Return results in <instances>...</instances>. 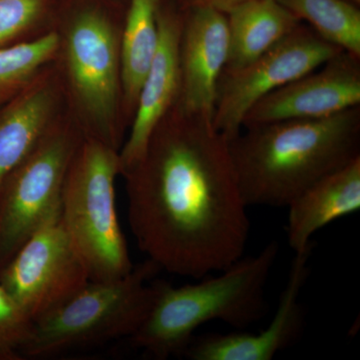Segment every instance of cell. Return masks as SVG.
Returning <instances> with one entry per match:
<instances>
[{"instance_id": "6da1fadb", "label": "cell", "mask_w": 360, "mask_h": 360, "mask_svg": "<svg viewBox=\"0 0 360 360\" xmlns=\"http://www.w3.org/2000/svg\"><path fill=\"white\" fill-rule=\"evenodd\" d=\"M122 175L130 229L160 270L201 279L245 255L248 206L229 141L210 118L174 105L141 160Z\"/></svg>"}, {"instance_id": "7a4b0ae2", "label": "cell", "mask_w": 360, "mask_h": 360, "mask_svg": "<svg viewBox=\"0 0 360 360\" xmlns=\"http://www.w3.org/2000/svg\"><path fill=\"white\" fill-rule=\"evenodd\" d=\"M229 148L245 205L288 207L315 182L360 158V106L319 120L245 127Z\"/></svg>"}, {"instance_id": "3957f363", "label": "cell", "mask_w": 360, "mask_h": 360, "mask_svg": "<svg viewBox=\"0 0 360 360\" xmlns=\"http://www.w3.org/2000/svg\"><path fill=\"white\" fill-rule=\"evenodd\" d=\"M279 253L276 241L257 255L241 257L219 276L174 288L156 281V293L146 319L130 338L132 345L155 359L182 355L195 331L219 321L245 329L265 312V288Z\"/></svg>"}, {"instance_id": "277c9868", "label": "cell", "mask_w": 360, "mask_h": 360, "mask_svg": "<svg viewBox=\"0 0 360 360\" xmlns=\"http://www.w3.org/2000/svg\"><path fill=\"white\" fill-rule=\"evenodd\" d=\"M158 271L146 259L120 278L90 281L59 309L33 322L20 356L49 359L131 338L155 300V281L150 279Z\"/></svg>"}, {"instance_id": "5b68a950", "label": "cell", "mask_w": 360, "mask_h": 360, "mask_svg": "<svg viewBox=\"0 0 360 360\" xmlns=\"http://www.w3.org/2000/svg\"><path fill=\"white\" fill-rule=\"evenodd\" d=\"M118 174L120 151L84 136L63 184L60 219L91 281H115L134 266L116 210Z\"/></svg>"}, {"instance_id": "8992f818", "label": "cell", "mask_w": 360, "mask_h": 360, "mask_svg": "<svg viewBox=\"0 0 360 360\" xmlns=\"http://www.w3.org/2000/svg\"><path fill=\"white\" fill-rule=\"evenodd\" d=\"M60 34L59 53L66 87L84 136L120 151L123 144L120 35L110 18L84 9L71 18Z\"/></svg>"}, {"instance_id": "52a82bcc", "label": "cell", "mask_w": 360, "mask_h": 360, "mask_svg": "<svg viewBox=\"0 0 360 360\" xmlns=\"http://www.w3.org/2000/svg\"><path fill=\"white\" fill-rule=\"evenodd\" d=\"M84 134L61 117L0 186V269L40 227L60 212L66 174Z\"/></svg>"}, {"instance_id": "ba28073f", "label": "cell", "mask_w": 360, "mask_h": 360, "mask_svg": "<svg viewBox=\"0 0 360 360\" xmlns=\"http://www.w3.org/2000/svg\"><path fill=\"white\" fill-rule=\"evenodd\" d=\"M90 281L60 219L45 222L0 269V285L30 321L51 314Z\"/></svg>"}, {"instance_id": "9c48e42d", "label": "cell", "mask_w": 360, "mask_h": 360, "mask_svg": "<svg viewBox=\"0 0 360 360\" xmlns=\"http://www.w3.org/2000/svg\"><path fill=\"white\" fill-rule=\"evenodd\" d=\"M341 51L302 23L278 44L236 70L224 71L213 127L227 141L243 129L248 111L264 97L323 65Z\"/></svg>"}, {"instance_id": "30bf717a", "label": "cell", "mask_w": 360, "mask_h": 360, "mask_svg": "<svg viewBox=\"0 0 360 360\" xmlns=\"http://www.w3.org/2000/svg\"><path fill=\"white\" fill-rule=\"evenodd\" d=\"M360 106V58L340 51L258 101L243 129L284 120H319Z\"/></svg>"}, {"instance_id": "8fae6325", "label": "cell", "mask_w": 360, "mask_h": 360, "mask_svg": "<svg viewBox=\"0 0 360 360\" xmlns=\"http://www.w3.org/2000/svg\"><path fill=\"white\" fill-rule=\"evenodd\" d=\"M180 86L175 105L212 120L220 77L229 58L226 14L210 6L182 8Z\"/></svg>"}, {"instance_id": "7c38bea8", "label": "cell", "mask_w": 360, "mask_h": 360, "mask_svg": "<svg viewBox=\"0 0 360 360\" xmlns=\"http://www.w3.org/2000/svg\"><path fill=\"white\" fill-rule=\"evenodd\" d=\"M314 245L295 253L285 288L274 319L259 333L194 335L182 356L191 360H271L300 338L305 314L300 295L309 274Z\"/></svg>"}, {"instance_id": "4fadbf2b", "label": "cell", "mask_w": 360, "mask_h": 360, "mask_svg": "<svg viewBox=\"0 0 360 360\" xmlns=\"http://www.w3.org/2000/svg\"><path fill=\"white\" fill-rule=\"evenodd\" d=\"M165 2L158 16V49L142 82L129 125V137L123 141L120 150V174L141 160L153 131L179 98V39L184 11L179 4L174 6Z\"/></svg>"}, {"instance_id": "5bb4252c", "label": "cell", "mask_w": 360, "mask_h": 360, "mask_svg": "<svg viewBox=\"0 0 360 360\" xmlns=\"http://www.w3.org/2000/svg\"><path fill=\"white\" fill-rule=\"evenodd\" d=\"M59 87L46 70L0 105V186L58 120Z\"/></svg>"}, {"instance_id": "9a60e30c", "label": "cell", "mask_w": 360, "mask_h": 360, "mask_svg": "<svg viewBox=\"0 0 360 360\" xmlns=\"http://www.w3.org/2000/svg\"><path fill=\"white\" fill-rule=\"evenodd\" d=\"M288 208V243L295 253L300 252L314 245L315 232L359 212L360 158L315 182Z\"/></svg>"}, {"instance_id": "2e32d148", "label": "cell", "mask_w": 360, "mask_h": 360, "mask_svg": "<svg viewBox=\"0 0 360 360\" xmlns=\"http://www.w3.org/2000/svg\"><path fill=\"white\" fill-rule=\"evenodd\" d=\"M225 14L229 47L224 71L248 65L302 25L277 0H248Z\"/></svg>"}, {"instance_id": "e0dca14e", "label": "cell", "mask_w": 360, "mask_h": 360, "mask_svg": "<svg viewBox=\"0 0 360 360\" xmlns=\"http://www.w3.org/2000/svg\"><path fill=\"white\" fill-rule=\"evenodd\" d=\"M165 0H130L120 35L122 118L130 125L144 78L160 41V7Z\"/></svg>"}, {"instance_id": "ac0fdd59", "label": "cell", "mask_w": 360, "mask_h": 360, "mask_svg": "<svg viewBox=\"0 0 360 360\" xmlns=\"http://www.w3.org/2000/svg\"><path fill=\"white\" fill-rule=\"evenodd\" d=\"M341 51L360 58V9L349 0H277Z\"/></svg>"}, {"instance_id": "d6986e66", "label": "cell", "mask_w": 360, "mask_h": 360, "mask_svg": "<svg viewBox=\"0 0 360 360\" xmlns=\"http://www.w3.org/2000/svg\"><path fill=\"white\" fill-rule=\"evenodd\" d=\"M60 34L45 32L0 49V101H8L41 75L58 58Z\"/></svg>"}, {"instance_id": "ffe728a7", "label": "cell", "mask_w": 360, "mask_h": 360, "mask_svg": "<svg viewBox=\"0 0 360 360\" xmlns=\"http://www.w3.org/2000/svg\"><path fill=\"white\" fill-rule=\"evenodd\" d=\"M46 0H0V49L25 41L45 11Z\"/></svg>"}, {"instance_id": "44dd1931", "label": "cell", "mask_w": 360, "mask_h": 360, "mask_svg": "<svg viewBox=\"0 0 360 360\" xmlns=\"http://www.w3.org/2000/svg\"><path fill=\"white\" fill-rule=\"evenodd\" d=\"M32 328V322L0 285V360L21 359V348Z\"/></svg>"}, {"instance_id": "7402d4cb", "label": "cell", "mask_w": 360, "mask_h": 360, "mask_svg": "<svg viewBox=\"0 0 360 360\" xmlns=\"http://www.w3.org/2000/svg\"><path fill=\"white\" fill-rule=\"evenodd\" d=\"M248 0H179V6L186 8L191 6H210L226 13L234 6L243 4Z\"/></svg>"}, {"instance_id": "603a6c76", "label": "cell", "mask_w": 360, "mask_h": 360, "mask_svg": "<svg viewBox=\"0 0 360 360\" xmlns=\"http://www.w3.org/2000/svg\"><path fill=\"white\" fill-rule=\"evenodd\" d=\"M349 1L354 2V4H357V6L360 4V0H349Z\"/></svg>"}, {"instance_id": "cb8c5ba5", "label": "cell", "mask_w": 360, "mask_h": 360, "mask_svg": "<svg viewBox=\"0 0 360 360\" xmlns=\"http://www.w3.org/2000/svg\"><path fill=\"white\" fill-rule=\"evenodd\" d=\"M7 101H0V105H1L2 103H6Z\"/></svg>"}]
</instances>
